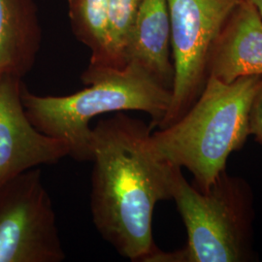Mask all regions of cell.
Wrapping results in <instances>:
<instances>
[{
  "label": "cell",
  "instance_id": "cell-1",
  "mask_svg": "<svg viewBox=\"0 0 262 262\" xmlns=\"http://www.w3.org/2000/svg\"><path fill=\"white\" fill-rule=\"evenodd\" d=\"M150 126L124 112L93 127L91 211L96 230L131 261H146L158 248L152 215L171 199L173 164L151 149Z\"/></svg>",
  "mask_w": 262,
  "mask_h": 262
},
{
  "label": "cell",
  "instance_id": "cell-2",
  "mask_svg": "<svg viewBox=\"0 0 262 262\" xmlns=\"http://www.w3.org/2000/svg\"><path fill=\"white\" fill-rule=\"evenodd\" d=\"M262 76L225 83L208 76L196 101L178 121L151 132L150 144L159 159L187 168L196 188L205 191L225 171L226 160L243 147L253 97Z\"/></svg>",
  "mask_w": 262,
  "mask_h": 262
},
{
  "label": "cell",
  "instance_id": "cell-3",
  "mask_svg": "<svg viewBox=\"0 0 262 262\" xmlns=\"http://www.w3.org/2000/svg\"><path fill=\"white\" fill-rule=\"evenodd\" d=\"M81 79L86 88L63 96L32 94L26 85L21 91L29 121L42 133L63 141L69 157L78 161H91V122L95 118L141 111L150 115L152 128L159 127L168 112L172 91L137 63Z\"/></svg>",
  "mask_w": 262,
  "mask_h": 262
},
{
  "label": "cell",
  "instance_id": "cell-4",
  "mask_svg": "<svg viewBox=\"0 0 262 262\" xmlns=\"http://www.w3.org/2000/svg\"><path fill=\"white\" fill-rule=\"evenodd\" d=\"M171 199L186 225L187 246L150 262H241L252 255L251 194L247 184L224 172L205 191L192 187L173 165Z\"/></svg>",
  "mask_w": 262,
  "mask_h": 262
},
{
  "label": "cell",
  "instance_id": "cell-5",
  "mask_svg": "<svg viewBox=\"0 0 262 262\" xmlns=\"http://www.w3.org/2000/svg\"><path fill=\"white\" fill-rule=\"evenodd\" d=\"M241 0H167L174 67L172 99L159 128L178 121L201 94L208 61L225 21Z\"/></svg>",
  "mask_w": 262,
  "mask_h": 262
},
{
  "label": "cell",
  "instance_id": "cell-6",
  "mask_svg": "<svg viewBox=\"0 0 262 262\" xmlns=\"http://www.w3.org/2000/svg\"><path fill=\"white\" fill-rule=\"evenodd\" d=\"M66 257L41 170L30 169L0 187V262H61Z\"/></svg>",
  "mask_w": 262,
  "mask_h": 262
},
{
  "label": "cell",
  "instance_id": "cell-7",
  "mask_svg": "<svg viewBox=\"0 0 262 262\" xmlns=\"http://www.w3.org/2000/svg\"><path fill=\"white\" fill-rule=\"evenodd\" d=\"M23 79L0 77V187L28 170L69 157L63 141L38 130L25 110Z\"/></svg>",
  "mask_w": 262,
  "mask_h": 262
},
{
  "label": "cell",
  "instance_id": "cell-8",
  "mask_svg": "<svg viewBox=\"0 0 262 262\" xmlns=\"http://www.w3.org/2000/svg\"><path fill=\"white\" fill-rule=\"evenodd\" d=\"M262 76V18L250 0H241L222 29L208 61V76L230 83Z\"/></svg>",
  "mask_w": 262,
  "mask_h": 262
},
{
  "label": "cell",
  "instance_id": "cell-9",
  "mask_svg": "<svg viewBox=\"0 0 262 262\" xmlns=\"http://www.w3.org/2000/svg\"><path fill=\"white\" fill-rule=\"evenodd\" d=\"M171 24L167 0H141L126 49V63L144 67L172 91L174 67L171 60Z\"/></svg>",
  "mask_w": 262,
  "mask_h": 262
},
{
  "label": "cell",
  "instance_id": "cell-10",
  "mask_svg": "<svg viewBox=\"0 0 262 262\" xmlns=\"http://www.w3.org/2000/svg\"><path fill=\"white\" fill-rule=\"evenodd\" d=\"M42 29L34 0H0V77L23 79L35 64Z\"/></svg>",
  "mask_w": 262,
  "mask_h": 262
},
{
  "label": "cell",
  "instance_id": "cell-11",
  "mask_svg": "<svg viewBox=\"0 0 262 262\" xmlns=\"http://www.w3.org/2000/svg\"><path fill=\"white\" fill-rule=\"evenodd\" d=\"M140 4L141 0H108V25L103 59L97 67H86L82 77L122 69L126 66V49Z\"/></svg>",
  "mask_w": 262,
  "mask_h": 262
},
{
  "label": "cell",
  "instance_id": "cell-12",
  "mask_svg": "<svg viewBox=\"0 0 262 262\" xmlns=\"http://www.w3.org/2000/svg\"><path fill=\"white\" fill-rule=\"evenodd\" d=\"M67 3L74 35L92 52L88 67H97L106 46L108 0H67Z\"/></svg>",
  "mask_w": 262,
  "mask_h": 262
},
{
  "label": "cell",
  "instance_id": "cell-13",
  "mask_svg": "<svg viewBox=\"0 0 262 262\" xmlns=\"http://www.w3.org/2000/svg\"><path fill=\"white\" fill-rule=\"evenodd\" d=\"M250 135L262 145V82L253 97L249 117Z\"/></svg>",
  "mask_w": 262,
  "mask_h": 262
},
{
  "label": "cell",
  "instance_id": "cell-14",
  "mask_svg": "<svg viewBox=\"0 0 262 262\" xmlns=\"http://www.w3.org/2000/svg\"><path fill=\"white\" fill-rule=\"evenodd\" d=\"M253 4V6L258 11L260 17L262 18V0H250Z\"/></svg>",
  "mask_w": 262,
  "mask_h": 262
}]
</instances>
